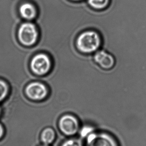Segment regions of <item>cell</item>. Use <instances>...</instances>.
I'll list each match as a JSON object with an SVG mask.
<instances>
[{
    "mask_svg": "<svg viewBox=\"0 0 146 146\" xmlns=\"http://www.w3.org/2000/svg\"><path fill=\"white\" fill-rule=\"evenodd\" d=\"M8 93V87L5 82L0 80V102L6 97Z\"/></svg>",
    "mask_w": 146,
    "mask_h": 146,
    "instance_id": "cell-11",
    "label": "cell"
},
{
    "mask_svg": "<svg viewBox=\"0 0 146 146\" xmlns=\"http://www.w3.org/2000/svg\"><path fill=\"white\" fill-rule=\"evenodd\" d=\"M73 2H82V1H83L85 0H71Z\"/></svg>",
    "mask_w": 146,
    "mask_h": 146,
    "instance_id": "cell-14",
    "label": "cell"
},
{
    "mask_svg": "<svg viewBox=\"0 0 146 146\" xmlns=\"http://www.w3.org/2000/svg\"><path fill=\"white\" fill-rule=\"evenodd\" d=\"M26 93L29 98L33 100H41L47 95V89L43 84L38 82L29 84L26 88Z\"/></svg>",
    "mask_w": 146,
    "mask_h": 146,
    "instance_id": "cell-7",
    "label": "cell"
},
{
    "mask_svg": "<svg viewBox=\"0 0 146 146\" xmlns=\"http://www.w3.org/2000/svg\"><path fill=\"white\" fill-rule=\"evenodd\" d=\"M31 67L33 72L36 75H45L51 68L50 60L45 54H40L36 55L31 61Z\"/></svg>",
    "mask_w": 146,
    "mask_h": 146,
    "instance_id": "cell-6",
    "label": "cell"
},
{
    "mask_svg": "<svg viewBox=\"0 0 146 146\" xmlns=\"http://www.w3.org/2000/svg\"><path fill=\"white\" fill-rule=\"evenodd\" d=\"M76 48L84 54H93L101 49L103 46V38L98 31L88 29L78 35L75 41Z\"/></svg>",
    "mask_w": 146,
    "mask_h": 146,
    "instance_id": "cell-1",
    "label": "cell"
},
{
    "mask_svg": "<svg viewBox=\"0 0 146 146\" xmlns=\"http://www.w3.org/2000/svg\"><path fill=\"white\" fill-rule=\"evenodd\" d=\"M59 127L62 132L67 136H74L79 133L81 128L79 120L75 116L67 115L61 118Z\"/></svg>",
    "mask_w": 146,
    "mask_h": 146,
    "instance_id": "cell-4",
    "label": "cell"
},
{
    "mask_svg": "<svg viewBox=\"0 0 146 146\" xmlns=\"http://www.w3.org/2000/svg\"><path fill=\"white\" fill-rule=\"evenodd\" d=\"M38 33L34 25L26 23L21 26L18 32V38L21 43L25 46H31L36 43Z\"/></svg>",
    "mask_w": 146,
    "mask_h": 146,
    "instance_id": "cell-3",
    "label": "cell"
},
{
    "mask_svg": "<svg viewBox=\"0 0 146 146\" xmlns=\"http://www.w3.org/2000/svg\"><path fill=\"white\" fill-rule=\"evenodd\" d=\"M62 146H85L82 140L73 138L67 140Z\"/></svg>",
    "mask_w": 146,
    "mask_h": 146,
    "instance_id": "cell-12",
    "label": "cell"
},
{
    "mask_svg": "<svg viewBox=\"0 0 146 146\" xmlns=\"http://www.w3.org/2000/svg\"><path fill=\"white\" fill-rule=\"evenodd\" d=\"M20 13L23 18L27 20H32L36 15V11L34 6L30 3H25L20 8Z\"/></svg>",
    "mask_w": 146,
    "mask_h": 146,
    "instance_id": "cell-8",
    "label": "cell"
},
{
    "mask_svg": "<svg viewBox=\"0 0 146 146\" xmlns=\"http://www.w3.org/2000/svg\"><path fill=\"white\" fill-rule=\"evenodd\" d=\"M93 59L100 67L105 70L112 69L116 64V59L114 56L102 48L94 53Z\"/></svg>",
    "mask_w": 146,
    "mask_h": 146,
    "instance_id": "cell-5",
    "label": "cell"
},
{
    "mask_svg": "<svg viewBox=\"0 0 146 146\" xmlns=\"http://www.w3.org/2000/svg\"></svg>",
    "mask_w": 146,
    "mask_h": 146,
    "instance_id": "cell-16",
    "label": "cell"
},
{
    "mask_svg": "<svg viewBox=\"0 0 146 146\" xmlns=\"http://www.w3.org/2000/svg\"><path fill=\"white\" fill-rule=\"evenodd\" d=\"M3 134H4V129L3 128L2 126L0 124V139L2 137Z\"/></svg>",
    "mask_w": 146,
    "mask_h": 146,
    "instance_id": "cell-13",
    "label": "cell"
},
{
    "mask_svg": "<svg viewBox=\"0 0 146 146\" xmlns=\"http://www.w3.org/2000/svg\"><path fill=\"white\" fill-rule=\"evenodd\" d=\"M85 146H121L118 138L110 132L97 130L85 139Z\"/></svg>",
    "mask_w": 146,
    "mask_h": 146,
    "instance_id": "cell-2",
    "label": "cell"
},
{
    "mask_svg": "<svg viewBox=\"0 0 146 146\" xmlns=\"http://www.w3.org/2000/svg\"><path fill=\"white\" fill-rule=\"evenodd\" d=\"M86 2L93 10L102 11L109 7L111 0H86Z\"/></svg>",
    "mask_w": 146,
    "mask_h": 146,
    "instance_id": "cell-9",
    "label": "cell"
},
{
    "mask_svg": "<svg viewBox=\"0 0 146 146\" xmlns=\"http://www.w3.org/2000/svg\"><path fill=\"white\" fill-rule=\"evenodd\" d=\"M1 109H0V114H1Z\"/></svg>",
    "mask_w": 146,
    "mask_h": 146,
    "instance_id": "cell-15",
    "label": "cell"
},
{
    "mask_svg": "<svg viewBox=\"0 0 146 146\" xmlns=\"http://www.w3.org/2000/svg\"><path fill=\"white\" fill-rule=\"evenodd\" d=\"M55 138V132L51 128H47L44 130L41 136L42 142L46 145H49L52 143Z\"/></svg>",
    "mask_w": 146,
    "mask_h": 146,
    "instance_id": "cell-10",
    "label": "cell"
}]
</instances>
